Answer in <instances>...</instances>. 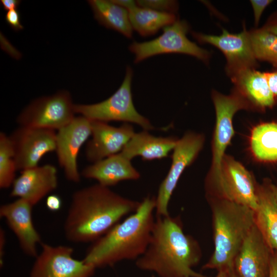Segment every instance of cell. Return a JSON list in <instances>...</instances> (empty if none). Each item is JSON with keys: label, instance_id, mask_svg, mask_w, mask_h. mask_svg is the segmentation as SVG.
<instances>
[{"label": "cell", "instance_id": "obj_17", "mask_svg": "<svg viewBox=\"0 0 277 277\" xmlns=\"http://www.w3.org/2000/svg\"><path fill=\"white\" fill-rule=\"evenodd\" d=\"M32 207L26 201L18 199L3 205L0 208V216L5 219L16 235L23 251L27 255L36 258L38 255L37 246L41 243V238L33 223Z\"/></svg>", "mask_w": 277, "mask_h": 277}, {"label": "cell", "instance_id": "obj_3", "mask_svg": "<svg viewBox=\"0 0 277 277\" xmlns=\"http://www.w3.org/2000/svg\"><path fill=\"white\" fill-rule=\"evenodd\" d=\"M155 207V197H145L136 211L92 243L83 261L97 268L111 266L123 260H136L149 244Z\"/></svg>", "mask_w": 277, "mask_h": 277}, {"label": "cell", "instance_id": "obj_31", "mask_svg": "<svg viewBox=\"0 0 277 277\" xmlns=\"http://www.w3.org/2000/svg\"><path fill=\"white\" fill-rule=\"evenodd\" d=\"M46 205L47 208L51 211H58L62 205V200L57 195H49L47 197Z\"/></svg>", "mask_w": 277, "mask_h": 277}, {"label": "cell", "instance_id": "obj_40", "mask_svg": "<svg viewBox=\"0 0 277 277\" xmlns=\"http://www.w3.org/2000/svg\"><path fill=\"white\" fill-rule=\"evenodd\" d=\"M270 186H271V188L273 194L274 195V198L277 203V187L272 185H270Z\"/></svg>", "mask_w": 277, "mask_h": 277}, {"label": "cell", "instance_id": "obj_10", "mask_svg": "<svg viewBox=\"0 0 277 277\" xmlns=\"http://www.w3.org/2000/svg\"><path fill=\"white\" fill-rule=\"evenodd\" d=\"M204 143L202 134L192 132H188L178 139L172 151L170 169L160 184L155 197L156 217L169 215V202L179 180L185 169L196 158Z\"/></svg>", "mask_w": 277, "mask_h": 277}, {"label": "cell", "instance_id": "obj_38", "mask_svg": "<svg viewBox=\"0 0 277 277\" xmlns=\"http://www.w3.org/2000/svg\"><path fill=\"white\" fill-rule=\"evenodd\" d=\"M215 277H228V271L226 270H220Z\"/></svg>", "mask_w": 277, "mask_h": 277}, {"label": "cell", "instance_id": "obj_21", "mask_svg": "<svg viewBox=\"0 0 277 277\" xmlns=\"http://www.w3.org/2000/svg\"><path fill=\"white\" fill-rule=\"evenodd\" d=\"M231 78L236 86V91L247 101L261 108L273 105L274 95L270 89L265 72L247 69Z\"/></svg>", "mask_w": 277, "mask_h": 277}, {"label": "cell", "instance_id": "obj_24", "mask_svg": "<svg viewBox=\"0 0 277 277\" xmlns=\"http://www.w3.org/2000/svg\"><path fill=\"white\" fill-rule=\"evenodd\" d=\"M133 30L142 36L155 34L176 20L175 14L137 6L129 11Z\"/></svg>", "mask_w": 277, "mask_h": 277}, {"label": "cell", "instance_id": "obj_28", "mask_svg": "<svg viewBox=\"0 0 277 277\" xmlns=\"http://www.w3.org/2000/svg\"><path fill=\"white\" fill-rule=\"evenodd\" d=\"M138 6L156 11L174 14L178 9V3L170 0H141L136 1Z\"/></svg>", "mask_w": 277, "mask_h": 277}, {"label": "cell", "instance_id": "obj_14", "mask_svg": "<svg viewBox=\"0 0 277 277\" xmlns=\"http://www.w3.org/2000/svg\"><path fill=\"white\" fill-rule=\"evenodd\" d=\"M55 130L19 126L9 135L17 170L38 166L46 153L55 151Z\"/></svg>", "mask_w": 277, "mask_h": 277}, {"label": "cell", "instance_id": "obj_35", "mask_svg": "<svg viewBox=\"0 0 277 277\" xmlns=\"http://www.w3.org/2000/svg\"><path fill=\"white\" fill-rule=\"evenodd\" d=\"M268 277H277V254L271 258Z\"/></svg>", "mask_w": 277, "mask_h": 277}, {"label": "cell", "instance_id": "obj_30", "mask_svg": "<svg viewBox=\"0 0 277 277\" xmlns=\"http://www.w3.org/2000/svg\"><path fill=\"white\" fill-rule=\"evenodd\" d=\"M5 18L6 22L14 30L20 31L23 29L19 13L16 9L7 11Z\"/></svg>", "mask_w": 277, "mask_h": 277}, {"label": "cell", "instance_id": "obj_18", "mask_svg": "<svg viewBox=\"0 0 277 277\" xmlns=\"http://www.w3.org/2000/svg\"><path fill=\"white\" fill-rule=\"evenodd\" d=\"M269 248L255 224L234 261L238 277H266L271 258Z\"/></svg>", "mask_w": 277, "mask_h": 277}, {"label": "cell", "instance_id": "obj_41", "mask_svg": "<svg viewBox=\"0 0 277 277\" xmlns=\"http://www.w3.org/2000/svg\"><path fill=\"white\" fill-rule=\"evenodd\" d=\"M152 277H155L154 276H152Z\"/></svg>", "mask_w": 277, "mask_h": 277}, {"label": "cell", "instance_id": "obj_8", "mask_svg": "<svg viewBox=\"0 0 277 277\" xmlns=\"http://www.w3.org/2000/svg\"><path fill=\"white\" fill-rule=\"evenodd\" d=\"M212 99L216 121L213 139L212 166L206 185L213 183L220 178L225 151L234 135L233 116L239 110L248 106L247 101L237 91L229 95L214 91L212 93Z\"/></svg>", "mask_w": 277, "mask_h": 277}, {"label": "cell", "instance_id": "obj_15", "mask_svg": "<svg viewBox=\"0 0 277 277\" xmlns=\"http://www.w3.org/2000/svg\"><path fill=\"white\" fill-rule=\"evenodd\" d=\"M91 122L92 137L87 144L86 156L92 163L120 152L135 133L130 123L117 127L107 122Z\"/></svg>", "mask_w": 277, "mask_h": 277}, {"label": "cell", "instance_id": "obj_4", "mask_svg": "<svg viewBox=\"0 0 277 277\" xmlns=\"http://www.w3.org/2000/svg\"><path fill=\"white\" fill-rule=\"evenodd\" d=\"M212 219L214 250L203 269L229 270L255 225L254 211L224 200H209Z\"/></svg>", "mask_w": 277, "mask_h": 277}, {"label": "cell", "instance_id": "obj_6", "mask_svg": "<svg viewBox=\"0 0 277 277\" xmlns=\"http://www.w3.org/2000/svg\"><path fill=\"white\" fill-rule=\"evenodd\" d=\"M209 200H224L247 206L255 211L258 205V185L245 167L225 155L220 178L206 185Z\"/></svg>", "mask_w": 277, "mask_h": 277}, {"label": "cell", "instance_id": "obj_11", "mask_svg": "<svg viewBox=\"0 0 277 277\" xmlns=\"http://www.w3.org/2000/svg\"><path fill=\"white\" fill-rule=\"evenodd\" d=\"M30 277H91L95 268L72 256L73 249L67 246L41 243Z\"/></svg>", "mask_w": 277, "mask_h": 277}, {"label": "cell", "instance_id": "obj_34", "mask_svg": "<svg viewBox=\"0 0 277 277\" xmlns=\"http://www.w3.org/2000/svg\"><path fill=\"white\" fill-rule=\"evenodd\" d=\"M1 3L3 8L7 11L16 9L21 3L18 0H1Z\"/></svg>", "mask_w": 277, "mask_h": 277}, {"label": "cell", "instance_id": "obj_12", "mask_svg": "<svg viewBox=\"0 0 277 277\" xmlns=\"http://www.w3.org/2000/svg\"><path fill=\"white\" fill-rule=\"evenodd\" d=\"M192 35L200 43L213 45L224 54L226 71L231 78L247 69H254L256 59L253 51L249 32L245 27L239 33H231L225 29L219 35L193 32Z\"/></svg>", "mask_w": 277, "mask_h": 277}, {"label": "cell", "instance_id": "obj_27", "mask_svg": "<svg viewBox=\"0 0 277 277\" xmlns=\"http://www.w3.org/2000/svg\"><path fill=\"white\" fill-rule=\"evenodd\" d=\"M17 170L14 153L9 136L0 133V187L9 188L15 179Z\"/></svg>", "mask_w": 277, "mask_h": 277}, {"label": "cell", "instance_id": "obj_32", "mask_svg": "<svg viewBox=\"0 0 277 277\" xmlns=\"http://www.w3.org/2000/svg\"><path fill=\"white\" fill-rule=\"evenodd\" d=\"M269 86L274 95L277 96V71L265 72Z\"/></svg>", "mask_w": 277, "mask_h": 277}, {"label": "cell", "instance_id": "obj_29", "mask_svg": "<svg viewBox=\"0 0 277 277\" xmlns=\"http://www.w3.org/2000/svg\"><path fill=\"white\" fill-rule=\"evenodd\" d=\"M270 0H251V4L254 18L255 25H258L261 15L266 8L272 3Z\"/></svg>", "mask_w": 277, "mask_h": 277}, {"label": "cell", "instance_id": "obj_23", "mask_svg": "<svg viewBox=\"0 0 277 277\" xmlns=\"http://www.w3.org/2000/svg\"><path fill=\"white\" fill-rule=\"evenodd\" d=\"M95 18L102 25L121 33L127 38L132 36L133 29L129 11L112 1H88Z\"/></svg>", "mask_w": 277, "mask_h": 277}, {"label": "cell", "instance_id": "obj_9", "mask_svg": "<svg viewBox=\"0 0 277 277\" xmlns=\"http://www.w3.org/2000/svg\"><path fill=\"white\" fill-rule=\"evenodd\" d=\"M74 104L65 90L35 99L17 117L19 126L58 130L75 117Z\"/></svg>", "mask_w": 277, "mask_h": 277}, {"label": "cell", "instance_id": "obj_5", "mask_svg": "<svg viewBox=\"0 0 277 277\" xmlns=\"http://www.w3.org/2000/svg\"><path fill=\"white\" fill-rule=\"evenodd\" d=\"M132 76L133 70L128 66L121 85L111 96L96 104H74L75 113L90 120L131 123L139 125L145 130L154 129L150 121L141 115L134 107L131 91Z\"/></svg>", "mask_w": 277, "mask_h": 277}, {"label": "cell", "instance_id": "obj_22", "mask_svg": "<svg viewBox=\"0 0 277 277\" xmlns=\"http://www.w3.org/2000/svg\"><path fill=\"white\" fill-rule=\"evenodd\" d=\"M255 224L270 248L277 251V203L270 185L258 186Z\"/></svg>", "mask_w": 277, "mask_h": 277}, {"label": "cell", "instance_id": "obj_25", "mask_svg": "<svg viewBox=\"0 0 277 277\" xmlns=\"http://www.w3.org/2000/svg\"><path fill=\"white\" fill-rule=\"evenodd\" d=\"M250 145L258 160L264 162L277 161V123H266L252 130Z\"/></svg>", "mask_w": 277, "mask_h": 277}, {"label": "cell", "instance_id": "obj_19", "mask_svg": "<svg viewBox=\"0 0 277 277\" xmlns=\"http://www.w3.org/2000/svg\"><path fill=\"white\" fill-rule=\"evenodd\" d=\"M81 174L85 178L95 180L98 184L107 187L123 181L137 180L141 176L131 160L121 152L88 166Z\"/></svg>", "mask_w": 277, "mask_h": 277}, {"label": "cell", "instance_id": "obj_13", "mask_svg": "<svg viewBox=\"0 0 277 277\" xmlns=\"http://www.w3.org/2000/svg\"><path fill=\"white\" fill-rule=\"evenodd\" d=\"M91 135V120L82 115L75 116L70 123L56 132L55 151L59 165L68 181L74 183L80 181L77 156L81 147Z\"/></svg>", "mask_w": 277, "mask_h": 277}, {"label": "cell", "instance_id": "obj_36", "mask_svg": "<svg viewBox=\"0 0 277 277\" xmlns=\"http://www.w3.org/2000/svg\"><path fill=\"white\" fill-rule=\"evenodd\" d=\"M6 243V236L4 231L3 229L0 230V259L1 264L3 263V255L4 254V247Z\"/></svg>", "mask_w": 277, "mask_h": 277}, {"label": "cell", "instance_id": "obj_16", "mask_svg": "<svg viewBox=\"0 0 277 277\" xmlns=\"http://www.w3.org/2000/svg\"><path fill=\"white\" fill-rule=\"evenodd\" d=\"M57 184V170L54 166L38 165L21 171L12 184L10 196L23 199L34 206L54 190Z\"/></svg>", "mask_w": 277, "mask_h": 277}, {"label": "cell", "instance_id": "obj_33", "mask_svg": "<svg viewBox=\"0 0 277 277\" xmlns=\"http://www.w3.org/2000/svg\"><path fill=\"white\" fill-rule=\"evenodd\" d=\"M117 5L126 9L128 11L137 6L136 2L131 0H112Z\"/></svg>", "mask_w": 277, "mask_h": 277}, {"label": "cell", "instance_id": "obj_1", "mask_svg": "<svg viewBox=\"0 0 277 277\" xmlns=\"http://www.w3.org/2000/svg\"><path fill=\"white\" fill-rule=\"evenodd\" d=\"M140 204L98 183L78 190L72 195L64 223L66 238L74 243H93L136 211Z\"/></svg>", "mask_w": 277, "mask_h": 277}, {"label": "cell", "instance_id": "obj_7", "mask_svg": "<svg viewBox=\"0 0 277 277\" xmlns=\"http://www.w3.org/2000/svg\"><path fill=\"white\" fill-rule=\"evenodd\" d=\"M189 30V26L186 21L177 19L173 24L164 27L163 33L154 39L133 42L129 49L135 56L134 62L138 63L158 54L181 53L208 63L209 52L187 38Z\"/></svg>", "mask_w": 277, "mask_h": 277}, {"label": "cell", "instance_id": "obj_37", "mask_svg": "<svg viewBox=\"0 0 277 277\" xmlns=\"http://www.w3.org/2000/svg\"><path fill=\"white\" fill-rule=\"evenodd\" d=\"M263 28L267 31L277 35V17L274 20H272L270 23Z\"/></svg>", "mask_w": 277, "mask_h": 277}, {"label": "cell", "instance_id": "obj_2", "mask_svg": "<svg viewBox=\"0 0 277 277\" xmlns=\"http://www.w3.org/2000/svg\"><path fill=\"white\" fill-rule=\"evenodd\" d=\"M201 254L197 242L184 232L180 217L159 216L147 248L135 264L160 277H207L192 268Z\"/></svg>", "mask_w": 277, "mask_h": 277}, {"label": "cell", "instance_id": "obj_20", "mask_svg": "<svg viewBox=\"0 0 277 277\" xmlns=\"http://www.w3.org/2000/svg\"><path fill=\"white\" fill-rule=\"evenodd\" d=\"M178 139L174 136H155L143 130L135 133L121 152L131 160L141 156L144 161L160 160L168 157Z\"/></svg>", "mask_w": 277, "mask_h": 277}, {"label": "cell", "instance_id": "obj_26", "mask_svg": "<svg viewBox=\"0 0 277 277\" xmlns=\"http://www.w3.org/2000/svg\"><path fill=\"white\" fill-rule=\"evenodd\" d=\"M249 32L256 59L277 67V35L263 28Z\"/></svg>", "mask_w": 277, "mask_h": 277}, {"label": "cell", "instance_id": "obj_39", "mask_svg": "<svg viewBox=\"0 0 277 277\" xmlns=\"http://www.w3.org/2000/svg\"><path fill=\"white\" fill-rule=\"evenodd\" d=\"M228 277H238L234 270V267L228 270Z\"/></svg>", "mask_w": 277, "mask_h": 277}]
</instances>
